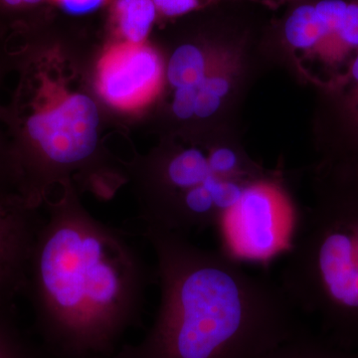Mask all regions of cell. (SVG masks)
I'll use <instances>...</instances> for the list:
<instances>
[{
  "instance_id": "obj_1",
  "label": "cell",
  "mask_w": 358,
  "mask_h": 358,
  "mask_svg": "<svg viewBox=\"0 0 358 358\" xmlns=\"http://www.w3.org/2000/svg\"><path fill=\"white\" fill-rule=\"evenodd\" d=\"M152 279L126 232L68 196L42 221L23 296L52 358H113L141 324Z\"/></svg>"
},
{
  "instance_id": "obj_2",
  "label": "cell",
  "mask_w": 358,
  "mask_h": 358,
  "mask_svg": "<svg viewBox=\"0 0 358 358\" xmlns=\"http://www.w3.org/2000/svg\"><path fill=\"white\" fill-rule=\"evenodd\" d=\"M143 235L157 260L159 308L140 343L113 358H262L305 329L280 284L223 250L167 231Z\"/></svg>"
},
{
  "instance_id": "obj_3",
  "label": "cell",
  "mask_w": 358,
  "mask_h": 358,
  "mask_svg": "<svg viewBox=\"0 0 358 358\" xmlns=\"http://www.w3.org/2000/svg\"><path fill=\"white\" fill-rule=\"evenodd\" d=\"M279 284L299 312L320 320L326 338L358 352V160H329Z\"/></svg>"
},
{
  "instance_id": "obj_4",
  "label": "cell",
  "mask_w": 358,
  "mask_h": 358,
  "mask_svg": "<svg viewBox=\"0 0 358 358\" xmlns=\"http://www.w3.org/2000/svg\"><path fill=\"white\" fill-rule=\"evenodd\" d=\"M299 220L293 200L280 182L256 179L217 226L223 251L240 262H268L289 251Z\"/></svg>"
},
{
  "instance_id": "obj_5",
  "label": "cell",
  "mask_w": 358,
  "mask_h": 358,
  "mask_svg": "<svg viewBox=\"0 0 358 358\" xmlns=\"http://www.w3.org/2000/svg\"><path fill=\"white\" fill-rule=\"evenodd\" d=\"M99 113L84 95L68 96L60 105L38 110L26 119L30 145L46 162L66 169L82 164L95 152Z\"/></svg>"
},
{
  "instance_id": "obj_6",
  "label": "cell",
  "mask_w": 358,
  "mask_h": 358,
  "mask_svg": "<svg viewBox=\"0 0 358 358\" xmlns=\"http://www.w3.org/2000/svg\"><path fill=\"white\" fill-rule=\"evenodd\" d=\"M21 195H0V313L17 312L43 218Z\"/></svg>"
},
{
  "instance_id": "obj_7",
  "label": "cell",
  "mask_w": 358,
  "mask_h": 358,
  "mask_svg": "<svg viewBox=\"0 0 358 358\" xmlns=\"http://www.w3.org/2000/svg\"><path fill=\"white\" fill-rule=\"evenodd\" d=\"M162 81V60L147 45L128 42L115 46L99 65V91L119 109L134 110L147 105L159 94Z\"/></svg>"
},
{
  "instance_id": "obj_8",
  "label": "cell",
  "mask_w": 358,
  "mask_h": 358,
  "mask_svg": "<svg viewBox=\"0 0 358 358\" xmlns=\"http://www.w3.org/2000/svg\"><path fill=\"white\" fill-rule=\"evenodd\" d=\"M331 89L341 136L329 160H358V52L345 74L331 82Z\"/></svg>"
},
{
  "instance_id": "obj_9",
  "label": "cell",
  "mask_w": 358,
  "mask_h": 358,
  "mask_svg": "<svg viewBox=\"0 0 358 358\" xmlns=\"http://www.w3.org/2000/svg\"><path fill=\"white\" fill-rule=\"evenodd\" d=\"M262 358H358V352L336 345L324 334L303 329Z\"/></svg>"
},
{
  "instance_id": "obj_10",
  "label": "cell",
  "mask_w": 358,
  "mask_h": 358,
  "mask_svg": "<svg viewBox=\"0 0 358 358\" xmlns=\"http://www.w3.org/2000/svg\"><path fill=\"white\" fill-rule=\"evenodd\" d=\"M0 358H52L20 324L17 312L0 313Z\"/></svg>"
},
{
  "instance_id": "obj_11",
  "label": "cell",
  "mask_w": 358,
  "mask_h": 358,
  "mask_svg": "<svg viewBox=\"0 0 358 358\" xmlns=\"http://www.w3.org/2000/svg\"><path fill=\"white\" fill-rule=\"evenodd\" d=\"M207 74V61L203 52L192 44L178 47L167 66V79L176 88H197Z\"/></svg>"
},
{
  "instance_id": "obj_12",
  "label": "cell",
  "mask_w": 358,
  "mask_h": 358,
  "mask_svg": "<svg viewBox=\"0 0 358 358\" xmlns=\"http://www.w3.org/2000/svg\"><path fill=\"white\" fill-rule=\"evenodd\" d=\"M117 13L124 36L129 42L141 43L154 23L157 6L154 0H119Z\"/></svg>"
},
{
  "instance_id": "obj_13",
  "label": "cell",
  "mask_w": 358,
  "mask_h": 358,
  "mask_svg": "<svg viewBox=\"0 0 358 358\" xmlns=\"http://www.w3.org/2000/svg\"><path fill=\"white\" fill-rule=\"evenodd\" d=\"M208 159L213 173L224 178L240 179L242 162L236 150L229 147L216 148L211 150Z\"/></svg>"
},
{
  "instance_id": "obj_14",
  "label": "cell",
  "mask_w": 358,
  "mask_h": 358,
  "mask_svg": "<svg viewBox=\"0 0 358 358\" xmlns=\"http://www.w3.org/2000/svg\"><path fill=\"white\" fill-rule=\"evenodd\" d=\"M348 6V3L343 0H322L317 2L315 7L320 20L324 21L331 32L338 35L339 28L345 18Z\"/></svg>"
},
{
  "instance_id": "obj_15",
  "label": "cell",
  "mask_w": 358,
  "mask_h": 358,
  "mask_svg": "<svg viewBox=\"0 0 358 358\" xmlns=\"http://www.w3.org/2000/svg\"><path fill=\"white\" fill-rule=\"evenodd\" d=\"M197 88L195 87H180L176 88L174 94L173 110L179 119H190L195 115Z\"/></svg>"
},
{
  "instance_id": "obj_16",
  "label": "cell",
  "mask_w": 358,
  "mask_h": 358,
  "mask_svg": "<svg viewBox=\"0 0 358 358\" xmlns=\"http://www.w3.org/2000/svg\"><path fill=\"white\" fill-rule=\"evenodd\" d=\"M343 43L355 52H358V4H348V10L338 31Z\"/></svg>"
},
{
  "instance_id": "obj_17",
  "label": "cell",
  "mask_w": 358,
  "mask_h": 358,
  "mask_svg": "<svg viewBox=\"0 0 358 358\" xmlns=\"http://www.w3.org/2000/svg\"><path fill=\"white\" fill-rule=\"evenodd\" d=\"M222 98L207 91V90L197 88L196 105H195V115L200 119H207L215 114L221 105Z\"/></svg>"
},
{
  "instance_id": "obj_18",
  "label": "cell",
  "mask_w": 358,
  "mask_h": 358,
  "mask_svg": "<svg viewBox=\"0 0 358 358\" xmlns=\"http://www.w3.org/2000/svg\"><path fill=\"white\" fill-rule=\"evenodd\" d=\"M197 88L207 90L220 98H225L231 90V79L228 75L222 73H210L207 74L203 81Z\"/></svg>"
},
{
  "instance_id": "obj_19",
  "label": "cell",
  "mask_w": 358,
  "mask_h": 358,
  "mask_svg": "<svg viewBox=\"0 0 358 358\" xmlns=\"http://www.w3.org/2000/svg\"><path fill=\"white\" fill-rule=\"evenodd\" d=\"M157 9L167 16L189 13L199 6V0H154Z\"/></svg>"
},
{
  "instance_id": "obj_20",
  "label": "cell",
  "mask_w": 358,
  "mask_h": 358,
  "mask_svg": "<svg viewBox=\"0 0 358 358\" xmlns=\"http://www.w3.org/2000/svg\"><path fill=\"white\" fill-rule=\"evenodd\" d=\"M65 11L71 14H85L96 10L105 0H57Z\"/></svg>"
},
{
  "instance_id": "obj_21",
  "label": "cell",
  "mask_w": 358,
  "mask_h": 358,
  "mask_svg": "<svg viewBox=\"0 0 358 358\" xmlns=\"http://www.w3.org/2000/svg\"><path fill=\"white\" fill-rule=\"evenodd\" d=\"M8 178H14L16 180L14 167L8 162L7 157H2L1 154H0V186L6 181V179ZM1 194H6V193L1 192V189H0V195Z\"/></svg>"
}]
</instances>
